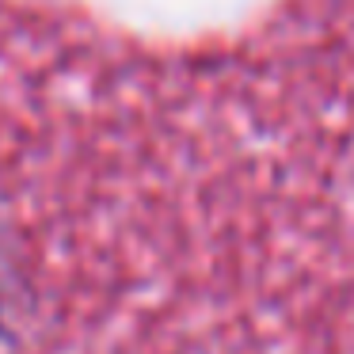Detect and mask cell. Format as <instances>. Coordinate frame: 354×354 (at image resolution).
I'll return each instance as SVG.
<instances>
[{"label":"cell","mask_w":354,"mask_h":354,"mask_svg":"<svg viewBox=\"0 0 354 354\" xmlns=\"http://www.w3.org/2000/svg\"><path fill=\"white\" fill-rule=\"evenodd\" d=\"M4 316L8 313H4V286H0V324H4Z\"/></svg>","instance_id":"cell-1"}]
</instances>
